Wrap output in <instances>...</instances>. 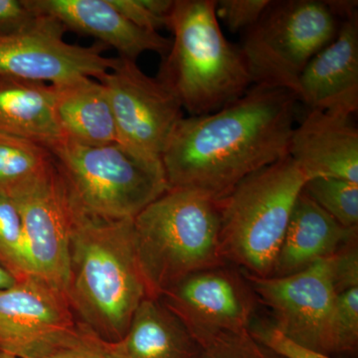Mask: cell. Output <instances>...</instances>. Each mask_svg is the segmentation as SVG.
Masks as SVG:
<instances>
[{"label": "cell", "instance_id": "1", "mask_svg": "<svg viewBox=\"0 0 358 358\" xmlns=\"http://www.w3.org/2000/svg\"><path fill=\"white\" fill-rule=\"evenodd\" d=\"M298 98L253 85L220 110L183 117L162 157L169 188L219 201L259 169L289 155Z\"/></svg>", "mask_w": 358, "mask_h": 358}, {"label": "cell", "instance_id": "2", "mask_svg": "<svg viewBox=\"0 0 358 358\" xmlns=\"http://www.w3.org/2000/svg\"><path fill=\"white\" fill-rule=\"evenodd\" d=\"M71 205L66 298L84 329L103 341H117L150 298L134 247V219L94 217L72 200Z\"/></svg>", "mask_w": 358, "mask_h": 358}, {"label": "cell", "instance_id": "3", "mask_svg": "<svg viewBox=\"0 0 358 358\" xmlns=\"http://www.w3.org/2000/svg\"><path fill=\"white\" fill-rule=\"evenodd\" d=\"M216 0H176L169 16L173 34L157 79L190 115H204L237 100L253 80L240 51L224 36Z\"/></svg>", "mask_w": 358, "mask_h": 358}, {"label": "cell", "instance_id": "4", "mask_svg": "<svg viewBox=\"0 0 358 358\" xmlns=\"http://www.w3.org/2000/svg\"><path fill=\"white\" fill-rule=\"evenodd\" d=\"M218 202L199 192L169 188L134 218L136 257L150 298L195 273L226 265Z\"/></svg>", "mask_w": 358, "mask_h": 358}, {"label": "cell", "instance_id": "5", "mask_svg": "<svg viewBox=\"0 0 358 358\" xmlns=\"http://www.w3.org/2000/svg\"><path fill=\"white\" fill-rule=\"evenodd\" d=\"M306 182V176L287 155L250 174L219 200V240L225 262L257 277H271Z\"/></svg>", "mask_w": 358, "mask_h": 358}, {"label": "cell", "instance_id": "6", "mask_svg": "<svg viewBox=\"0 0 358 358\" xmlns=\"http://www.w3.org/2000/svg\"><path fill=\"white\" fill-rule=\"evenodd\" d=\"M47 150L73 203L94 217L134 219L169 188L164 169L117 143L87 145L62 138Z\"/></svg>", "mask_w": 358, "mask_h": 358}, {"label": "cell", "instance_id": "7", "mask_svg": "<svg viewBox=\"0 0 358 358\" xmlns=\"http://www.w3.org/2000/svg\"><path fill=\"white\" fill-rule=\"evenodd\" d=\"M339 20L326 0H272L239 46L254 85L298 98L301 73L336 36Z\"/></svg>", "mask_w": 358, "mask_h": 358}, {"label": "cell", "instance_id": "8", "mask_svg": "<svg viewBox=\"0 0 358 358\" xmlns=\"http://www.w3.org/2000/svg\"><path fill=\"white\" fill-rule=\"evenodd\" d=\"M96 81L107 92L117 143L145 164L164 169L162 154L185 117L178 99L157 78L145 74L136 62L122 57Z\"/></svg>", "mask_w": 358, "mask_h": 358}, {"label": "cell", "instance_id": "9", "mask_svg": "<svg viewBox=\"0 0 358 358\" xmlns=\"http://www.w3.org/2000/svg\"><path fill=\"white\" fill-rule=\"evenodd\" d=\"M83 345L62 292L36 275L0 289V355L46 358Z\"/></svg>", "mask_w": 358, "mask_h": 358}, {"label": "cell", "instance_id": "10", "mask_svg": "<svg viewBox=\"0 0 358 358\" xmlns=\"http://www.w3.org/2000/svg\"><path fill=\"white\" fill-rule=\"evenodd\" d=\"M258 301L273 313V324L294 343L336 355L334 315L338 293L329 258L285 277H257L243 272Z\"/></svg>", "mask_w": 358, "mask_h": 358}, {"label": "cell", "instance_id": "11", "mask_svg": "<svg viewBox=\"0 0 358 358\" xmlns=\"http://www.w3.org/2000/svg\"><path fill=\"white\" fill-rule=\"evenodd\" d=\"M65 32L58 21L37 15L31 25L0 34V75L59 85L79 77L98 80L114 69L117 57L103 55L107 46L69 44Z\"/></svg>", "mask_w": 358, "mask_h": 358}, {"label": "cell", "instance_id": "12", "mask_svg": "<svg viewBox=\"0 0 358 358\" xmlns=\"http://www.w3.org/2000/svg\"><path fill=\"white\" fill-rule=\"evenodd\" d=\"M200 345L251 329L259 303L243 272L228 264L195 273L159 298Z\"/></svg>", "mask_w": 358, "mask_h": 358}, {"label": "cell", "instance_id": "13", "mask_svg": "<svg viewBox=\"0 0 358 358\" xmlns=\"http://www.w3.org/2000/svg\"><path fill=\"white\" fill-rule=\"evenodd\" d=\"M8 197L20 211L35 275L65 294L72 205L55 164Z\"/></svg>", "mask_w": 358, "mask_h": 358}, {"label": "cell", "instance_id": "14", "mask_svg": "<svg viewBox=\"0 0 358 358\" xmlns=\"http://www.w3.org/2000/svg\"><path fill=\"white\" fill-rule=\"evenodd\" d=\"M24 3L37 15L58 21L66 31L94 37L115 48L119 57L134 62L145 52L164 57L171 49V39L134 25L110 0H24Z\"/></svg>", "mask_w": 358, "mask_h": 358}, {"label": "cell", "instance_id": "15", "mask_svg": "<svg viewBox=\"0 0 358 358\" xmlns=\"http://www.w3.org/2000/svg\"><path fill=\"white\" fill-rule=\"evenodd\" d=\"M298 100L308 110L350 115L357 112V10L343 18L333 41L306 66L299 81Z\"/></svg>", "mask_w": 358, "mask_h": 358}, {"label": "cell", "instance_id": "16", "mask_svg": "<svg viewBox=\"0 0 358 358\" xmlns=\"http://www.w3.org/2000/svg\"><path fill=\"white\" fill-rule=\"evenodd\" d=\"M352 115L308 110L294 127L289 155L308 179L329 178L358 183V131Z\"/></svg>", "mask_w": 358, "mask_h": 358}, {"label": "cell", "instance_id": "17", "mask_svg": "<svg viewBox=\"0 0 358 358\" xmlns=\"http://www.w3.org/2000/svg\"><path fill=\"white\" fill-rule=\"evenodd\" d=\"M80 329L84 345L102 358H200L199 343L159 299H145L117 341H103Z\"/></svg>", "mask_w": 358, "mask_h": 358}, {"label": "cell", "instance_id": "18", "mask_svg": "<svg viewBox=\"0 0 358 358\" xmlns=\"http://www.w3.org/2000/svg\"><path fill=\"white\" fill-rule=\"evenodd\" d=\"M357 236V228L343 227L303 189L294 203L271 277L301 272L334 255Z\"/></svg>", "mask_w": 358, "mask_h": 358}, {"label": "cell", "instance_id": "19", "mask_svg": "<svg viewBox=\"0 0 358 358\" xmlns=\"http://www.w3.org/2000/svg\"><path fill=\"white\" fill-rule=\"evenodd\" d=\"M0 133L46 148L61 140L53 85L0 75Z\"/></svg>", "mask_w": 358, "mask_h": 358}, {"label": "cell", "instance_id": "20", "mask_svg": "<svg viewBox=\"0 0 358 358\" xmlns=\"http://www.w3.org/2000/svg\"><path fill=\"white\" fill-rule=\"evenodd\" d=\"M53 86L56 117L63 138L87 145L117 143L114 115L100 82L79 77Z\"/></svg>", "mask_w": 358, "mask_h": 358}, {"label": "cell", "instance_id": "21", "mask_svg": "<svg viewBox=\"0 0 358 358\" xmlns=\"http://www.w3.org/2000/svg\"><path fill=\"white\" fill-rule=\"evenodd\" d=\"M46 148L20 136L0 133V193L10 196L53 166Z\"/></svg>", "mask_w": 358, "mask_h": 358}, {"label": "cell", "instance_id": "22", "mask_svg": "<svg viewBox=\"0 0 358 358\" xmlns=\"http://www.w3.org/2000/svg\"><path fill=\"white\" fill-rule=\"evenodd\" d=\"M0 267L16 282L35 275L22 220L13 200L0 193Z\"/></svg>", "mask_w": 358, "mask_h": 358}, {"label": "cell", "instance_id": "23", "mask_svg": "<svg viewBox=\"0 0 358 358\" xmlns=\"http://www.w3.org/2000/svg\"><path fill=\"white\" fill-rule=\"evenodd\" d=\"M303 192L343 227L357 228L358 183L338 178H312L306 182Z\"/></svg>", "mask_w": 358, "mask_h": 358}, {"label": "cell", "instance_id": "24", "mask_svg": "<svg viewBox=\"0 0 358 358\" xmlns=\"http://www.w3.org/2000/svg\"><path fill=\"white\" fill-rule=\"evenodd\" d=\"M200 358H275L250 329L214 336L200 345Z\"/></svg>", "mask_w": 358, "mask_h": 358}, {"label": "cell", "instance_id": "25", "mask_svg": "<svg viewBox=\"0 0 358 358\" xmlns=\"http://www.w3.org/2000/svg\"><path fill=\"white\" fill-rule=\"evenodd\" d=\"M134 25L150 31L169 28V16L176 0H110Z\"/></svg>", "mask_w": 358, "mask_h": 358}, {"label": "cell", "instance_id": "26", "mask_svg": "<svg viewBox=\"0 0 358 358\" xmlns=\"http://www.w3.org/2000/svg\"><path fill=\"white\" fill-rule=\"evenodd\" d=\"M338 353L352 352L358 343V287L339 293L334 315Z\"/></svg>", "mask_w": 358, "mask_h": 358}, {"label": "cell", "instance_id": "27", "mask_svg": "<svg viewBox=\"0 0 358 358\" xmlns=\"http://www.w3.org/2000/svg\"><path fill=\"white\" fill-rule=\"evenodd\" d=\"M272 0H216L217 18L231 32L248 30L267 10Z\"/></svg>", "mask_w": 358, "mask_h": 358}, {"label": "cell", "instance_id": "28", "mask_svg": "<svg viewBox=\"0 0 358 358\" xmlns=\"http://www.w3.org/2000/svg\"><path fill=\"white\" fill-rule=\"evenodd\" d=\"M250 331L271 352L284 358H334L294 343L274 326H257L255 329H250Z\"/></svg>", "mask_w": 358, "mask_h": 358}, {"label": "cell", "instance_id": "29", "mask_svg": "<svg viewBox=\"0 0 358 358\" xmlns=\"http://www.w3.org/2000/svg\"><path fill=\"white\" fill-rule=\"evenodd\" d=\"M334 287L338 293L358 287L357 236L329 257Z\"/></svg>", "mask_w": 358, "mask_h": 358}, {"label": "cell", "instance_id": "30", "mask_svg": "<svg viewBox=\"0 0 358 358\" xmlns=\"http://www.w3.org/2000/svg\"><path fill=\"white\" fill-rule=\"evenodd\" d=\"M37 15L24 0H0V34L18 31L31 25Z\"/></svg>", "mask_w": 358, "mask_h": 358}, {"label": "cell", "instance_id": "31", "mask_svg": "<svg viewBox=\"0 0 358 358\" xmlns=\"http://www.w3.org/2000/svg\"><path fill=\"white\" fill-rule=\"evenodd\" d=\"M0 358H11L7 357H2ZM46 358H102L99 357L96 352L90 350L87 346L83 345L78 346V348H70V350H63V352L56 353V355H51Z\"/></svg>", "mask_w": 358, "mask_h": 358}, {"label": "cell", "instance_id": "32", "mask_svg": "<svg viewBox=\"0 0 358 358\" xmlns=\"http://www.w3.org/2000/svg\"><path fill=\"white\" fill-rule=\"evenodd\" d=\"M15 279L6 272L4 268L0 267V289L9 288L15 284Z\"/></svg>", "mask_w": 358, "mask_h": 358}]
</instances>
